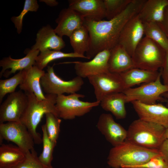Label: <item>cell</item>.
<instances>
[{
    "mask_svg": "<svg viewBox=\"0 0 168 168\" xmlns=\"http://www.w3.org/2000/svg\"><path fill=\"white\" fill-rule=\"evenodd\" d=\"M146 0H132L126 9L115 18L108 20L94 21L85 18L84 25L87 29L90 38L87 59L99 53L110 50L118 44L122 30L126 23L138 14Z\"/></svg>",
    "mask_w": 168,
    "mask_h": 168,
    "instance_id": "1",
    "label": "cell"
},
{
    "mask_svg": "<svg viewBox=\"0 0 168 168\" xmlns=\"http://www.w3.org/2000/svg\"><path fill=\"white\" fill-rule=\"evenodd\" d=\"M25 93L27 96L28 103L20 121L26 127L32 136L35 144H40L42 142V138L37 132V128L44 115L51 113L59 117L55 105L57 96L46 94L45 99L39 100L34 93Z\"/></svg>",
    "mask_w": 168,
    "mask_h": 168,
    "instance_id": "2",
    "label": "cell"
},
{
    "mask_svg": "<svg viewBox=\"0 0 168 168\" xmlns=\"http://www.w3.org/2000/svg\"><path fill=\"white\" fill-rule=\"evenodd\" d=\"M159 156L162 155L158 149L144 148L125 140L110 149L107 163L112 168H123L142 165Z\"/></svg>",
    "mask_w": 168,
    "mask_h": 168,
    "instance_id": "3",
    "label": "cell"
},
{
    "mask_svg": "<svg viewBox=\"0 0 168 168\" xmlns=\"http://www.w3.org/2000/svg\"><path fill=\"white\" fill-rule=\"evenodd\" d=\"M165 129L160 125L139 118L128 127L126 140L144 148L158 149L165 139Z\"/></svg>",
    "mask_w": 168,
    "mask_h": 168,
    "instance_id": "4",
    "label": "cell"
},
{
    "mask_svg": "<svg viewBox=\"0 0 168 168\" xmlns=\"http://www.w3.org/2000/svg\"><path fill=\"white\" fill-rule=\"evenodd\" d=\"M166 51L160 45L145 36L137 46L132 58L135 68L152 71L161 68Z\"/></svg>",
    "mask_w": 168,
    "mask_h": 168,
    "instance_id": "5",
    "label": "cell"
},
{
    "mask_svg": "<svg viewBox=\"0 0 168 168\" xmlns=\"http://www.w3.org/2000/svg\"><path fill=\"white\" fill-rule=\"evenodd\" d=\"M84 97V95L76 93L68 96L57 95L55 105L59 117L65 120L73 119L83 116L100 104V102L97 100L89 102L80 100V98Z\"/></svg>",
    "mask_w": 168,
    "mask_h": 168,
    "instance_id": "6",
    "label": "cell"
},
{
    "mask_svg": "<svg viewBox=\"0 0 168 168\" xmlns=\"http://www.w3.org/2000/svg\"><path fill=\"white\" fill-rule=\"evenodd\" d=\"M160 71L155 80L143 84L139 87L125 90L123 92L126 96V103L138 101L151 105L156 103L157 101L164 102L165 98L161 95L168 92V86L162 83Z\"/></svg>",
    "mask_w": 168,
    "mask_h": 168,
    "instance_id": "7",
    "label": "cell"
},
{
    "mask_svg": "<svg viewBox=\"0 0 168 168\" xmlns=\"http://www.w3.org/2000/svg\"><path fill=\"white\" fill-rule=\"evenodd\" d=\"M84 83L82 78L78 76L69 81L63 80L55 73L53 66H48L47 72L40 81L42 90L46 94L57 96L76 93L81 89Z\"/></svg>",
    "mask_w": 168,
    "mask_h": 168,
    "instance_id": "8",
    "label": "cell"
},
{
    "mask_svg": "<svg viewBox=\"0 0 168 168\" xmlns=\"http://www.w3.org/2000/svg\"><path fill=\"white\" fill-rule=\"evenodd\" d=\"M3 140L15 144L25 153L34 148L33 138L26 127L19 121L0 124V142Z\"/></svg>",
    "mask_w": 168,
    "mask_h": 168,
    "instance_id": "9",
    "label": "cell"
},
{
    "mask_svg": "<svg viewBox=\"0 0 168 168\" xmlns=\"http://www.w3.org/2000/svg\"><path fill=\"white\" fill-rule=\"evenodd\" d=\"M87 78L94 88L97 101L100 102L107 95L123 92L125 90L124 83L119 73L109 72L90 76Z\"/></svg>",
    "mask_w": 168,
    "mask_h": 168,
    "instance_id": "10",
    "label": "cell"
},
{
    "mask_svg": "<svg viewBox=\"0 0 168 168\" xmlns=\"http://www.w3.org/2000/svg\"><path fill=\"white\" fill-rule=\"evenodd\" d=\"M26 94L20 90L10 94L0 106V124L20 121L27 106Z\"/></svg>",
    "mask_w": 168,
    "mask_h": 168,
    "instance_id": "11",
    "label": "cell"
},
{
    "mask_svg": "<svg viewBox=\"0 0 168 168\" xmlns=\"http://www.w3.org/2000/svg\"><path fill=\"white\" fill-rule=\"evenodd\" d=\"M144 35L143 22L138 14L124 26L120 32L118 44L123 46L132 57Z\"/></svg>",
    "mask_w": 168,
    "mask_h": 168,
    "instance_id": "12",
    "label": "cell"
},
{
    "mask_svg": "<svg viewBox=\"0 0 168 168\" xmlns=\"http://www.w3.org/2000/svg\"><path fill=\"white\" fill-rule=\"evenodd\" d=\"M97 127L113 147L121 144L126 139L127 130L116 123L111 114H101L97 123Z\"/></svg>",
    "mask_w": 168,
    "mask_h": 168,
    "instance_id": "13",
    "label": "cell"
},
{
    "mask_svg": "<svg viewBox=\"0 0 168 168\" xmlns=\"http://www.w3.org/2000/svg\"><path fill=\"white\" fill-rule=\"evenodd\" d=\"M110 54V50H104L98 53L90 61L70 63L74 64L77 76L82 78H87L109 72L108 63Z\"/></svg>",
    "mask_w": 168,
    "mask_h": 168,
    "instance_id": "14",
    "label": "cell"
},
{
    "mask_svg": "<svg viewBox=\"0 0 168 168\" xmlns=\"http://www.w3.org/2000/svg\"><path fill=\"white\" fill-rule=\"evenodd\" d=\"M139 118L168 128V107L161 103L147 105L138 101L131 102Z\"/></svg>",
    "mask_w": 168,
    "mask_h": 168,
    "instance_id": "15",
    "label": "cell"
},
{
    "mask_svg": "<svg viewBox=\"0 0 168 168\" xmlns=\"http://www.w3.org/2000/svg\"><path fill=\"white\" fill-rule=\"evenodd\" d=\"M84 18L69 7L63 9L56 20L57 26L54 29L59 36L69 37L76 30L84 25Z\"/></svg>",
    "mask_w": 168,
    "mask_h": 168,
    "instance_id": "16",
    "label": "cell"
},
{
    "mask_svg": "<svg viewBox=\"0 0 168 168\" xmlns=\"http://www.w3.org/2000/svg\"><path fill=\"white\" fill-rule=\"evenodd\" d=\"M68 2L69 7L84 18L98 21L105 17L103 0H70Z\"/></svg>",
    "mask_w": 168,
    "mask_h": 168,
    "instance_id": "17",
    "label": "cell"
},
{
    "mask_svg": "<svg viewBox=\"0 0 168 168\" xmlns=\"http://www.w3.org/2000/svg\"><path fill=\"white\" fill-rule=\"evenodd\" d=\"M65 46L62 37L58 35L49 25L43 26L38 31L36 42L31 47L32 49L40 52L50 49L60 51Z\"/></svg>",
    "mask_w": 168,
    "mask_h": 168,
    "instance_id": "18",
    "label": "cell"
},
{
    "mask_svg": "<svg viewBox=\"0 0 168 168\" xmlns=\"http://www.w3.org/2000/svg\"><path fill=\"white\" fill-rule=\"evenodd\" d=\"M40 52L38 50L31 49L25 57L21 58L13 59L10 56L3 58L0 61V66L2 67L0 77L3 75L8 77L17 71L25 70L35 65Z\"/></svg>",
    "mask_w": 168,
    "mask_h": 168,
    "instance_id": "19",
    "label": "cell"
},
{
    "mask_svg": "<svg viewBox=\"0 0 168 168\" xmlns=\"http://www.w3.org/2000/svg\"><path fill=\"white\" fill-rule=\"evenodd\" d=\"M24 71L23 80L19 86L20 90L24 92L34 93L38 100L45 99L46 97L43 92L40 81L45 72L35 65Z\"/></svg>",
    "mask_w": 168,
    "mask_h": 168,
    "instance_id": "20",
    "label": "cell"
},
{
    "mask_svg": "<svg viewBox=\"0 0 168 168\" xmlns=\"http://www.w3.org/2000/svg\"><path fill=\"white\" fill-rule=\"evenodd\" d=\"M108 64L109 72L113 73H120L135 68L132 57L119 44L110 50Z\"/></svg>",
    "mask_w": 168,
    "mask_h": 168,
    "instance_id": "21",
    "label": "cell"
},
{
    "mask_svg": "<svg viewBox=\"0 0 168 168\" xmlns=\"http://www.w3.org/2000/svg\"><path fill=\"white\" fill-rule=\"evenodd\" d=\"M168 0H146L138 15L143 23H159L163 20Z\"/></svg>",
    "mask_w": 168,
    "mask_h": 168,
    "instance_id": "22",
    "label": "cell"
},
{
    "mask_svg": "<svg viewBox=\"0 0 168 168\" xmlns=\"http://www.w3.org/2000/svg\"><path fill=\"white\" fill-rule=\"evenodd\" d=\"M160 73L152 71L133 68L119 73L124 84L125 90L136 85L146 83L155 80Z\"/></svg>",
    "mask_w": 168,
    "mask_h": 168,
    "instance_id": "23",
    "label": "cell"
},
{
    "mask_svg": "<svg viewBox=\"0 0 168 168\" xmlns=\"http://www.w3.org/2000/svg\"><path fill=\"white\" fill-rule=\"evenodd\" d=\"M126 97L123 92L111 94L105 96L100 101V105L105 111L111 112L118 119L125 118Z\"/></svg>",
    "mask_w": 168,
    "mask_h": 168,
    "instance_id": "24",
    "label": "cell"
},
{
    "mask_svg": "<svg viewBox=\"0 0 168 168\" xmlns=\"http://www.w3.org/2000/svg\"><path fill=\"white\" fill-rule=\"evenodd\" d=\"M0 147V168H12L22 162L26 153L17 146L2 144Z\"/></svg>",
    "mask_w": 168,
    "mask_h": 168,
    "instance_id": "25",
    "label": "cell"
},
{
    "mask_svg": "<svg viewBox=\"0 0 168 168\" xmlns=\"http://www.w3.org/2000/svg\"><path fill=\"white\" fill-rule=\"evenodd\" d=\"M73 52L85 56L90 45V38L88 31L84 25L74 31L69 37Z\"/></svg>",
    "mask_w": 168,
    "mask_h": 168,
    "instance_id": "26",
    "label": "cell"
},
{
    "mask_svg": "<svg viewBox=\"0 0 168 168\" xmlns=\"http://www.w3.org/2000/svg\"><path fill=\"white\" fill-rule=\"evenodd\" d=\"M82 58L87 59L86 56H82L74 52L65 53L61 51L46 49L40 52L36 58L35 66L43 70L50 62L56 59L64 58Z\"/></svg>",
    "mask_w": 168,
    "mask_h": 168,
    "instance_id": "27",
    "label": "cell"
},
{
    "mask_svg": "<svg viewBox=\"0 0 168 168\" xmlns=\"http://www.w3.org/2000/svg\"><path fill=\"white\" fill-rule=\"evenodd\" d=\"M144 35L168 51V38L158 24L155 22L143 23Z\"/></svg>",
    "mask_w": 168,
    "mask_h": 168,
    "instance_id": "28",
    "label": "cell"
},
{
    "mask_svg": "<svg viewBox=\"0 0 168 168\" xmlns=\"http://www.w3.org/2000/svg\"><path fill=\"white\" fill-rule=\"evenodd\" d=\"M43 133V150L38 159L40 162L47 168H54L52 165L53 153L57 143L51 140L47 134L45 124L41 126Z\"/></svg>",
    "mask_w": 168,
    "mask_h": 168,
    "instance_id": "29",
    "label": "cell"
},
{
    "mask_svg": "<svg viewBox=\"0 0 168 168\" xmlns=\"http://www.w3.org/2000/svg\"><path fill=\"white\" fill-rule=\"evenodd\" d=\"M25 76L24 70L19 71L13 77L0 80V103L7 94L15 91L17 87L22 82Z\"/></svg>",
    "mask_w": 168,
    "mask_h": 168,
    "instance_id": "30",
    "label": "cell"
},
{
    "mask_svg": "<svg viewBox=\"0 0 168 168\" xmlns=\"http://www.w3.org/2000/svg\"><path fill=\"white\" fill-rule=\"evenodd\" d=\"M132 0H103L105 10V17L112 19L123 12Z\"/></svg>",
    "mask_w": 168,
    "mask_h": 168,
    "instance_id": "31",
    "label": "cell"
},
{
    "mask_svg": "<svg viewBox=\"0 0 168 168\" xmlns=\"http://www.w3.org/2000/svg\"><path fill=\"white\" fill-rule=\"evenodd\" d=\"M45 124L48 136L53 142L56 143L60 132V125L62 120L59 118L51 113L45 115Z\"/></svg>",
    "mask_w": 168,
    "mask_h": 168,
    "instance_id": "32",
    "label": "cell"
},
{
    "mask_svg": "<svg viewBox=\"0 0 168 168\" xmlns=\"http://www.w3.org/2000/svg\"><path fill=\"white\" fill-rule=\"evenodd\" d=\"M39 7V5L36 0H26L23 9L20 15L17 16H13L11 18L14 23L17 32L20 34L22 30V22L24 16L29 12H36Z\"/></svg>",
    "mask_w": 168,
    "mask_h": 168,
    "instance_id": "33",
    "label": "cell"
},
{
    "mask_svg": "<svg viewBox=\"0 0 168 168\" xmlns=\"http://www.w3.org/2000/svg\"><path fill=\"white\" fill-rule=\"evenodd\" d=\"M12 168H47L40 161L34 148L26 153L24 159Z\"/></svg>",
    "mask_w": 168,
    "mask_h": 168,
    "instance_id": "34",
    "label": "cell"
},
{
    "mask_svg": "<svg viewBox=\"0 0 168 168\" xmlns=\"http://www.w3.org/2000/svg\"><path fill=\"white\" fill-rule=\"evenodd\" d=\"M123 168H168V163L162 156H159L152 158L143 164Z\"/></svg>",
    "mask_w": 168,
    "mask_h": 168,
    "instance_id": "35",
    "label": "cell"
},
{
    "mask_svg": "<svg viewBox=\"0 0 168 168\" xmlns=\"http://www.w3.org/2000/svg\"><path fill=\"white\" fill-rule=\"evenodd\" d=\"M161 70L163 83L168 86V51H166L164 61Z\"/></svg>",
    "mask_w": 168,
    "mask_h": 168,
    "instance_id": "36",
    "label": "cell"
},
{
    "mask_svg": "<svg viewBox=\"0 0 168 168\" xmlns=\"http://www.w3.org/2000/svg\"><path fill=\"white\" fill-rule=\"evenodd\" d=\"M157 24L168 38V6L165 9L163 20Z\"/></svg>",
    "mask_w": 168,
    "mask_h": 168,
    "instance_id": "37",
    "label": "cell"
},
{
    "mask_svg": "<svg viewBox=\"0 0 168 168\" xmlns=\"http://www.w3.org/2000/svg\"><path fill=\"white\" fill-rule=\"evenodd\" d=\"M165 160L168 163V139H165L158 149Z\"/></svg>",
    "mask_w": 168,
    "mask_h": 168,
    "instance_id": "38",
    "label": "cell"
},
{
    "mask_svg": "<svg viewBox=\"0 0 168 168\" xmlns=\"http://www.w3.org/2000/svg\"><path fill=\"white\" fill-rule=\"evenodd\" d=\"M40 1L45 2L46 4L51 7L55 6L58 4V2L55 0H43Z\"/></svg>",
    "mask_w": 168,
    "mask_h": 168,
    "instance_id": "39",
    "label": "cell"
},
{
    "mask_svg": "<svg viewBox=\"0 0 168 168\" xmlns=\"http://www.w3.org/2000/svg\"><path fill=\"white\" fill-rule=\"evenodd\" d=\"M161 96L165 98L164 102L166 103V106L168 107V92L164 93L162 94Z\"/></svg>",
    "mask_w": 168,
    "mask_h": 168,
    "instance_id": "40",
    "label": "cell"
},
{
    "mask_svg": "<svg viewBox=\"0 0 168 168\" xmlns=\"http://www.w3.org/2000/svg\"><path fill=\"white\" fill-rule=\"evenodd\" d=\"M164 136L165 139H168V128H166L164 133Z\"/></svg>",
    "mask_w": 168,
    "mask_h": 168,
    "instance_id": "41",
    "label": "cell"
},
{
    "mask_svg": "<svg viewBox=\"0 0 168 168\" xmlns=\"http://www.w3.org/2000/svg\"></svg>",
    "mask_w": 168,
    "mask_h": 168,
    "instance_id": "42",
    "label": "cell"
}]
</instances>
